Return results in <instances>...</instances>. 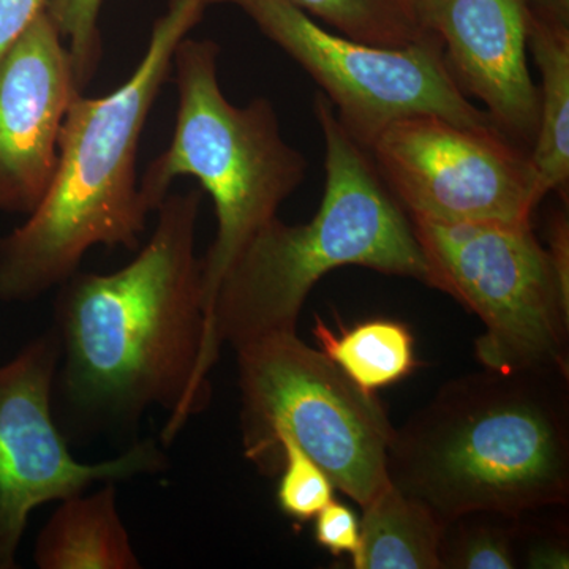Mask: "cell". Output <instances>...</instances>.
Returning a JSON list of instances; mask_svg holds the SVG:
<instances>
[{
	"instance_id": "cell-1",
	"label": "cell",
	"mask_w": 569,
	"mask_h": 569,
	"mask_svg": "<svg viewBox=\"0 0 569 569\" xmlns=\"http://www.w3.org/2000/svg\"><path fill=\"white\" fill-rule=\"evenodd\" d=\"M201 203V190L168 194L133 261L111 274L78 269L59 284L51 407L70 445L133 432L152 408L170 413L168 445L208 407Z\"/></svg>"
},
{
	"instance_id": "cell-2",
	"label": "cell",
	"mask_w": 569,
	"mask_h": 569,
	"mask_svg": "<svg viewBox=\"0 0 569 569\" xmlns=\"http://www.w3.org/2000/svg\"><path fill=\"white\" fill-rule=\"evenodd\" d=\"M569 370H493L449 381L388 451L389 481L441 523L520 516L569 498Z\"/></svg>"
},
{
	"instance_id": "cell-3",
	"label": "cell",
	"mask_w": 569,
	"mask_h": 569,
	"mask_svg": "<svg viewBox=\"0 0 569 569\" xmlns=\"http://www.w3.org/2000/svg\"><path fill=\"white\" fill-rule=\"evenodd\" d=\"M208 7L168 0L133 73L108 96L74 97L50 190L24 223L0 236V301L29 302L58 288L92 247L140 244L151 212L141 201L138 146L176 48Z\"/></svg>"
},
{
	"instance_id": "cell-4",
	"label": "cell",
	"mask_w": 569,
	"mask_h": 569,
	"mask_svg": "<svg viewBox=\"0 0 569 569\" xmlns=\"http://www.w3.org/2000/svg\"><path fill=\"white\" fill-rule=\"evenodd\" d=\"M313 112L325 140V190L310 222L279 217L247 242L213 298L209 343L219 359L266 337L296 332L307 296L328 272L359 266L425 283L426 264L410 217L378 174L369 152L337 119L323 93Z\"/></svg>"
},
{
	"instance_id": "cell-5",
	"label": "cell",
	"mask_w": 569,
	"mask_h": 569,
	"mask_svg": "<svg viewBox=\"0 0 569 569\" xmlns=\"http://www.w3.org/2000/svg\"><path fill=\"white\" fill-rule=\"evenodd\" d=\"M220 47L213 40H181L174 51L178 114L170 146L146 168L140 181L142 204L156 212L171 183L190 176L211 194L217 231L203 260L206 310L204 370L216 358L209 343L213 298L220 280L264 224L276 219L287 198L305 182V153L280 132L271 100L257 97L238 107L219 81Z\"/></svg>"
},
{
	"instance_id": "cell-6",
	"label": "cell",
	"mask_w": 569,
	"mask_h": 569,
	"mask_svg": "<svg viewBox=\"0 0 569 569\" xmlns=\"http://www.w3.org/2000/svg\"><path fill=\"white\" fill-rule=\"evenodd\" d=\"M236 355L242 452L263 477L280 473L290 441L361 508L388 485L396 429L377 395L296 332L247 343Z\"/></svg>"
},
{
	"instance_id": "cell-7",
	"label": "cell",
	"mask_w": 569,
	"mask_h": 569,
	"mask_svg": "<svg viewBox=\"0 0 569 569\" xmlns=\"http://www.w3.org/2000/svg\"><path fill=\"white\" fill-rule=\"evenodd\" d=\"M410 220L425 283L482 321L475 351L486 369L569 370V295L531 224Z\"/></svg>"
},
{
	"instance_id": "cell-8",
	"label": "cell",
	"mask_w": 569,
	"mask_h": 569,
	"mask_svg": "<svg viewBox=\"0 0 569 569\" xmlns=\"http://www.w3.org/2000/svg\"><path fill=\"white\" fill-rule=\"evenodd\" d=\"M209 6L241 10L299 63L366 151L389 123L408 116L433 114L471 129L500 130L460 91L433 33L410 47L385 48L325 28L291 0H209Z\"/></svg>"
},
{
	"instance_id": "cell-9",
	"label": "cell",
	"mask_w": 569,
	"mask_h": 569,
	"mask_svg": "<svg viewBox=\"0 0 569 569\" xmlns=\"http://www.w3.org/2000/svg\"><path fill=\"white\" fill-rule=\"evenodd\" d=\"M367 152L410 219L531 224L545 198L530 151L500 130L408 116L381 130Z\"/></svg>"
},
{
	"instance_id": "cell-10",
	"label": "cell",
	"mask_w": 569,
	"mask_h": 569,
	"mask_svg": "<svg viewBox=\"0 0 569 569\" xmlns=\"http://www.w3.org/2000/svg\"><path fill=\"white\" fill-rule=\"evenodd\" d=\"M58 358V340L48 329L0 366V569L18 567L33 509L102 482L157 475L168 466L152 438L133 441L102 462L74 459L52 415Z\"/></svg>"
},
{
	"instance_id": "cell-11",
	"label": "cell",
	"mask_w": 569,
	"mask_h": 569,
	"mask_svg": "<svg viewBox=\"0 0 569 569\" xmlns=\"http://www.w3.org/2000/svg\"><path fill=\"white\" fill-rule=\"evenodd\" d=\"M78 93L69 48L43 11L0 59V212L29 216L50 190Z\"/></svg>"
},
{
	"instance_id": "cell-12",
	"label": "cell",
	"mask_w": 569,
	"mask_h": 569,
	"mask_svg": "<svg viewBox=\"0 0 569 569\" xmlns=\"http://www.w3.org/2000/svg\"><path fill=\"white\" fill-rule=\"evenodd\" d=\"M422 24L443 44L460 91L485 104L500 132L531 151L539 88L531 78L527 0H419Z\"/></svg>"
},
{
	"instance_id": "cell-13",
	"label": "cell",
	"mask_w": 569,
	"mask_h": 569,
	"mask_svg": "<svg viewBox=\"0 0 569 569\" xmlns=\"http://www.w3.org/2000/svg\"><path fill=\"white\" fill-rule=\"evenodd\" d=\"M118 482L59 501L37 537L40 569H140L141 560L118 507Z\"/></svg>"
},
{
	"instance_id": "cell-14",
	"label": "cell",
	"mask_w": 569,
	"mask_h": 569,
	"mask_svg": "<svg viewBox=\"0 0 569 569\" xmlns=\"http://www.w3.org/2000/svg\"><path fill=\"white\" fill-rule=\"evenodd\" d=\"M355 569H441L447 526L391 481L362 507Z\"/></svg>"
},
{
	"instance_id": "cell-15",
	"label": "cell",
	"mask_w": 569,
	"mask_h": 569,
	"mask_svg": "<svg viewBox=\"0 0 569 569\" xmlns=\"http://www.w3.org/2000/svg\"><path fill=\"white\" fill-rule=\"evenodd\" d=\"M529 50L541 73L537 140L530 151L542 197H568L569 28L548 24L530 13Z\"/></svg>"
},
{
	"instance_id": "cell-16",
	"label": "cell",
	"mask_w": 569,
	"mask_h": 569,
	"mask_svg": "<svg viewBox=\"0 0 569 569\" xmlns=\"http://www.w3.org/2000/svg\"><path fill=\"white\" fill-rule=\"evenodd\" d=\"M313 337L326 358L355 385L373 395L399 383L417 367L410 329L388 318H376L340 331L317 318Z\"/></svg>"
},
{
	"instance_id": "cell-17",
	"label": "cell",
	"mask_w": 569,
	"mask_h": 569,
	"mask_svg": "<svg viewBox=\"0 0 569 569\" xmlns=\"http://www.w3.org/2000/svg\"><path fill=\"white\" fill-rule=\"evenodd\" d=\"M307 14L348 39L385 48H406L432 36L419 0H291Z\"/></svg>"
},
{
	"instance_id": "cell-18",
	"label": "cell",
	"mask_w": 569,
	"mask_h": 569,
	"mask_svg": "<svg viewBox=\"0 0 569 569\" xmlns=\"http://www.w3.org/2000/svg\"><path fill=\"white\" fill-rule=\"evenodd\" d=\"M520 520L496 512L452 520L441 542V569L520 568Z\"/></svg>"
},
{
	"instance_id": "cell-19",
	"label": "cell",
	"mask_w": 569,
	"mask_h": 569,
	"mask_svg": "<svg viewBox=\"0 0 569 569\" xmlns=\"http://www.w3.org/2000/svg\"><path fill=\"white\" fill-rule=\"evenodd\" d=\"M103 2L104 0H50L48 3V17L69 48L81 92L88 88L102 58L99 18Z\"/></svg>"
},
{
	"instance_id": "cell-20",
	"label": "cell",
	"mask_w": 569,
	"mask_h": 569,
	"mask_svg": "<svg viewBox=\"0 0 569 569\" xmlns=\"http://www.w3.org/2000/svg\"><path fill=\"white\" fill-rule=\"evenodd\" d=\"M277 503L284 516L307 522L335 500V485L316 460L295 443H283Z\"/></svg>"
},
{
	"instance_id": "cell-21",
	"label": "cell",
	"mask_w": 569,
	"mask_h": 569,
	"mask_svg": "<svg viewBox=\"0 0 569 569\" xmlns=\"http://www.w3.org/2000/svg\"><path fill=\"white\" fill-rule=\"evenodd\" d=\"M313 519L318 546L336 557L353 556L361 537V526L353 509L332 500Z\"/></svg>"
},
{
	"instance_id": "cell-22",
	"label": "cell",
	"mask_w": 569,
	"mask_h": 569,
	"mask_svg": "<svg viewBox=\"0 0 569 569\" xmlns=\"http://www.w3.org/2000/svg\"><path fill=\"white\" fill-rule=\"evenodd\" d=\"M569 550L567 539L556 535L538 533L520 520V568H568Z\"/></svg>"
},
{
	"instance_id": "cell-23",
	"label": "cell",
	"mask_w": 569,
	"mask_h": 569,
	"mask_svg": "<svg viewBox=\"0 0 569 569\" xmlns=\"http://www.w3.org/2000/svg\"><path fill=\"white\" fill-rule=\"evenodd\" d=\"M50 0H0V59L21 39Z\"/></svg>"
},
{
	"instance_id": "cell-24",
	"label": "cell",
	"mask_w": 569,
	"mask_h": 569,
	"mask_svg": "<svg viewBox=\"0 0 569 569\" xmlns=\"http://www.w3.org/2000/svg\"><path fill=\"white\" fill-rule=\"evenodd\" d=\"M548 250L550 261L559 277L561 288L569 295V220L568 213L559 211L553 213L549 222V244Z\"/></svg>"
},
{
	"instance_id": "cell-25",
	"label": "cell",
	"mask_w": 569,
	"mask_h": 569,
	"mask_svg": "<svg viewBox=\"0 0 569 569\" xmlns=\"http://www.w3.org/2000/svg\"><path fill=\"white\" fill-rule=\"evenodd\" d=\"M530 13L548 24L569 28V0H527Z\"/></svg>"
}]
</instances>
